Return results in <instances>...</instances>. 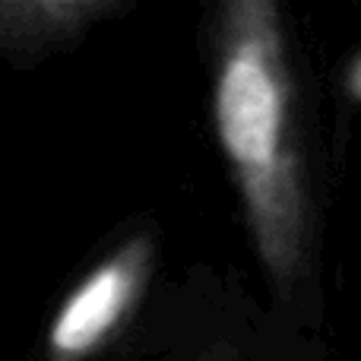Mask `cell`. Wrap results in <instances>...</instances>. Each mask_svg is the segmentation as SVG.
<instances>
[{"label": "cell", "instance_id": "cell-2", "mask_svg": "<svg viewBox=\"0 0 361 361\" xmlns=\"http://www.w3.org/2000/svg\"><path fill=\"white\" fill-rule=\"evenodd\" d=\"M156 260L152 228L130 231L99 257L51 314L42 361H102L124 345V336L149 305Z\"/></svg>", "mask_w": 361, "mask_h": 361}, {"label": "cell", "instance_id": "cell-3", "mask_svg": "<svg viewBox=\"0 0 361 361\" xmlns=\"http://www.w3.org/2000/svg\"><path fill=\"white\" fill-rule=\"evenodd\" d=\"M127 10V0H0V61L35 67Z\"/></svg>", "mask_w": 361, "mask_h": 361}, {"label": "cell", "instance_id": "cell-1", "mask_svg": "<svg viewBox=\"0 0 361 361\" xmlns=\"http://www.w3.org/2000/svg\"><path fill=\"white\" fill-rule=\"evenodd\" d=\"M212 127L273 301L320 311V212L292 35L276 0H225L209 23Z\"/></svg>", "mask_w": 361, "mask_h": 361}]
</instances>
